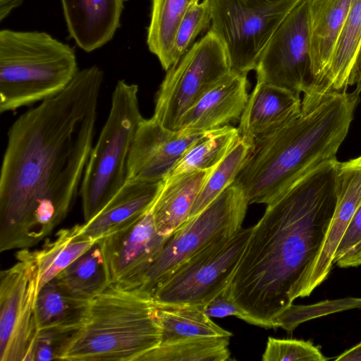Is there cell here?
I'll list each match as a JSON object with an SVG mask.
<instances>
[{
    "label": "cell",
    "instance_id": "cell-1",
    "mask_svg": "<svg viewBox=\"0 0 361 361\" xmlns=\"http://www.w3.org/2000/svg\"><path fill=\"white\" fill-rule=\"evenodd\" d=\"M103 71H79L8 131L0 175V250L37 245L66 217L92 149Z\"/></svg>",
    "mask_w": 361,
    "mask_h": 361
},
{
    "label": "cell",
    "instance_id": "cell-2",
    "mask_svg": "<svg viewBox=\"0 0 361 361\" xmlns=\"http://www.w3.org/2000/svg\"><path fill=\"white\" fill-rule=\"evenodd\" d=\"M337 161H324L296 181L267 204L252 227L226 288L252 324L272 329V320L293 304L334 213Z\"/></svg>",
    "mask_w": 361,
    "mask_h": 361
},
{
    "label": "cell",
    "instance_id": "cell-3",
    "mask_svg": "<svg viewBox=\"0 0 361 361\" xmlns=\"http://www.w3.org/2000/svg\"><path fill=\"white\" fill-rule=\"evenodd\" d=\"M359 101L355 91L326 94L293 121L255 140L233 182L248 204H270L317 166L336 159Z\"/></svg>",
    "mask_w": 361,
    "mask_h": 361
},
{
    "label": "cell",
    "instance_id": "cell-4",
    "mask_svg": "<svg viewBox=\"0 0 361 361\" xmlns=\"http://www.w3.org/2000/svg\"><path fill=\"white\" fill-rule=\"evenodd\" d=\"M161 341L152 297L110 284L90 301L84 325L59 360L140 361Z\"/></svg>",
    "mask_w": 361,
    "mask_h": 361
},
{
    "label": "cell",
    "instance_id": "cell-5",
    "mask_svg": "<svg viewBox=\"0 0 361 361\" xmlns=\"http://www.w3.org/2000/svg\"><path fill=\"white\" fill-rule=\"evenodd\" d=\"M73 48L38 31H0V111L62 92L78 72Z\"/></svg>",
    "mask_w": 361,
    "mask_h": 361
},
{
    "label": "cell",
    "instance_id": "cell-6",
    "mask_svg": "<svg viewBox=\"0 0 361 361\" xmlns=\"http://www.w3.org/2000/svg\"><path fill=\"white\" fill-rule=\"evenodd\" d=\"M143 119L138 86L118 80L108 118L92 149L80 186L85 222L96 216L126 183L128 159Z\"/></svg>",
    "mask_w": 361,
    "mask_h": 361
},
{
    "label": "cell",
    "instance_id": "cell-7",
    "mask_svg": "<svg viewBox=\"0 0 361 361\" xmlns=\"http://www.w3.org/2000/svg\"><path fill=\"white\" fill-rule=\"evenodd\" d=\"M248 204L241 188L233 183L169 237L136 288L152 297L156 289L183 262L211 244L238 233Z\"/></svg>",
    "mask_w": 361,
    "mask_h": 361
},
{
    "label": "cell",
    "instance_id": "cell-8",
    "mask_svg": "<svg viewBox=\"0 0 361 361\" xmlns=\"http://www.w3.org/2000/svg\"><path fill=\"white\" fill-rule=\"evenodd\" d=\"M231 72L223 43L209 30L166 71L157 94L153 117L164 128L178 130L185 113Z\"/></svg>",
    "mask_w": 361,
    "mask_h": 361
},
{
    "label": "cell",
    "instance_id": "cell-9",
    "mask_svg": "<svg viewBox=\"0 0 361 361\" xmlns=\"http://www.w3.org/2000/svg\"><path fill=\"white\" fill-rule=\"evenodd\" d=\"M252 227L207 246L176 268L156 289V305L205 307L230 284Z\"/></svg>",
    "mask_w": 361,
    "mask_h": 361
},
{
    "label": "cell",
    "instance_id": "cell-10",
    "mask_svg": "<svg viewBox=\"0 0 361 361\" xmlns=\"http://www.w3.org/2000/svg\"><path fill=\"white\" fill-rule=\"evenodd\" d=\"M299 0L252 6L243 0H210V30L223 43L232 72L247 75L273 34Z\"/></svg>",
    "mask_w": 361,
    "mask_h": 361
},
{
    "label": "cell",
    "instance_id": "cell-11",
    "mask_svg": "<svg viewBox=\"0 0 361 361\" xmlns=\"http://www.w3.org/2000/svg\"><path fill=\"white\" fill-rule=\"evenodd\" d=\"M16 262L0 274V360L32 361L39 330V269L35 251L20 250Z\"/></svg>",
    "mask_w": 361,
    "mask_h": 361
},
{
    "label": "cell",
    "instance_id": "cell-12",
    "mask_svg": "<svg viewBox=\"0 0 361 361\" xmlns=\"http://www.w3.org/2000/svg\"><path fill=\"white\" fill-rule=\"evenodd\" d=\"M257 82L303 94L310 90L312 73L307 0H299L279 25L262 52Z\"/></svg>",
    "mask_w": 361,
    "mask_h": 361
},
{
    "label": "cell",
    "instance_id": "cell-13",
    "mask_svg": "<svg viewBox=\"0 0 361 361\" xmlns=\"http://www.w3.org/2000/svg\"><path fill=\"white\" fill-rule=\"evenodd\" d=\"M170 236L159 233L151 209L98 240L111 284L136 288Z\"/></svg>",
    "mask_w": 361,
    "mask_h": 361
},
{
    "label": "cell",
    "instance_id": "cell-14",
    "mask_svg": "<svg viewBox=\"0 0 361 361\" xmlns=\"http://www.w3.org/2000/svg\"><path fill=\"white\" fill-rule=\"evenodd\" d=\"M336 204L319 251L305 271L293 298L309 296L329 276L336 249L361 204V156L337 161L335 167Z\"/></svg>",
    "mask_w": 361,
    "mask_h": 361
},
{
    "label": "cell",
    "instance_id": "cell-15",
    "mask_svg": "<svg viewBox=\"0 0 361 361\" xmlns=\"http://www.w3.org/2000/svg\"><path fill=\"white\" fill-rule=\"evenodd\" d=\"M206 132L186 133L171 130L153 116L144 118L130 149L126 181L164 180L186 150Z\"/></svg>",
    "mask_w": 361,
    "mask_h": 361
},
{
    "label": "cell",
    "instance_id": "cell-16",
    "mask_svg": "<svg viewBox=\"0 0 361 361\" xmlns=\"http://www.w3.org/2000/svg\"><path fill=\"white\" fill-rule=\"evenodd\" d=\"M247 75L231 72L185 113L178 130L204 133L240 119L249 97Z\"/></svg>",
    "mask_w": 361,
    "mask_h": 361
},
{
    "label": "cell",
    "instance_id": "cell-17",
    "mask_svg": "<svg viewBox=\"0 0 361 361\" xmlns=\"http://www.w3.org/2000/svg\"><path fill=\"white\" fill-rule=\"evenodd\" d=\"M301 110L300 94L257 82L239 119L240 135L255 141L293 121Z\"/></svg>",
    "mask_w": 361,
    "mask_h": 361
},
{
    "label": "cell",
    "instance_id": "cell-18",
    "mask_svg": "<svg viewBox=\"0 0 361 361\" xmlns=\"http://www.w3.org/2000/svg\"><path fill=\"white\" fill-rule=\"evenodd\" d=\"M71 37L83 51L109 42L120 25L124 0H61Z\"/></svg>",
    "mask_w": 361,
    "mask_h": 361
},
{
    "label": "cell",
    "instance_id": "cell-19",
    "mask_svg": "<svg viewBox=\"0 0 361 361\" xmlns=\"http://www.w3.org/2000/svg\"><path fill=\"white\" fill-rule=\"evenodd\" d=\"M163 184L164 180H126L96 216L82 224L84 233L98 240L137 221L151 209Z\"/></svg>",
    "mask_w": 361,
    "mask_h": 361
},
{
    "label": "cell",
    "instance_id": "cell-20",
    "mask_svg": "<svg viewBox=\"0 0 361 361\" xmlns=\"http://www.w3.org/2000/svg\"><path fill=\"white\" fill-rule=\"evenodd\" d=\"M352 1L307 0L313 82L303 97L310 94L322 81Z\"/></svg>",
    "mask_w": 361,
    "mask_h": 361
},
{
    "label": "cell",
    "instance_id": "cell-21",
    "mask_svg": "<svg viewBox=\"0 0 361 361\" xmlns=\"http://www.w3.org/2000/svg\"><path fill=\"white\" fill-rule=\"evenodd\" d=\"M214 168L169 176L164 180L152 207L159 233L171 236L188 220L194 203Z\"/></svg>",
    "mask_w": 361,
    "mask_h": 361
},
{
    "label": "cell",
    "instance_id": "cell-22",
    "mask_svg": "<svg viewBox=\"0 0 361 361\" xmlns=\"http://www.w3.org/2000/svg\"><path fill=\"white\" fill-rule=\"evenodd\" d=\"M360 44L361 0H353L322 80L310 94L303 97L302 106L318 103L326 94L346 91Z\"/></svg>",
    "mask_w": 361,
    "mask_h": 361
},
{
    "label": "cell",
    "instance_id": "cell-23",
    "mask_svg": "<svg viewBox=\"0 0 361 361\" xmlns=\"http://www.w3.org/2000/svg\"><path fill=\"white\" fill-rule=\"evenodd\" d=\"M204 310L198 306L155 304V317L161 331V343L232 336L231 332L214 323Z\"/></svg>",
    "mask_w": 361,
    "mask_h": 361
},
{
    "label": "cell",
    "instance_id": "cell-24",
    "mask_svg": "<svg viewBox=\"0 0 361 361\" xmlns=\"http://www.w3.org/2000/svg\"><path fill=\"white\" fill-rule=\"evenodd\" d=\"M54 279L65 292L80 300L91 301L106 290L111 283L99 241Z\"/></svg>",
    "mask_w": 361,
    "mask_h": 361
},
{
    "label": "cell",
    "instance_id": "cell-25",
    "mask_svg": "<svg viewBox=\"0 0 361 361\" xmlns=\"http://www.w3.org/2000/svg\"><path fill=\"white\" fill-rule=\"evenodd\" d=\"M97 240L84 233L82 224L60 229L52 240L35 250L39 269V290L90 249Z\"/></svg>",
    "mask_w": 361,
    "mask_h": 361
},
{
    "label": "cell",
    "instance_id": "cell-26",
    "mask_svg": "<svg viewBox=\"0 0 361 361\" xmlns=\"http://www.w3.org/2000/svg\"><path fill=\"white\" fill-rule=\"evenodd\" d=\"M90 305V301L68 294L53 279L38 292L36 308L39 328L79 329L87 319Z\"/></svg>",
    "mask_w": 361,
    "mask_h": 361
},
{
    "label": "cell",
    "instance_id": "cell-27",
    "mask_svg": "<svg viewBox=\"0 0 361 361\" xmlns=\"http://www.w3.org/2000/svg\"><path fill=\"white\" fill-rule=\"evenodd\" d=\"M192 0H152L147 44L164 70L173 66L172 50L176 33Z\"/></svg>",
    "mask_w": 361,
    "mask_h": 361
},
{
    "label": "cell",
    "instance_id": "cell-28",
    "mask_svg": "<svg viewBox=\"0 0 361 361\" xmlns=\"http://www.w3.org/2000/svg\"><path fill=\"white\" fill-rule=\"evenodd\" d=\"M240 136L238 128L229 125L207 131L186 150L169 176L216 167Z\"/></svg>",
    "mask_w": 361,
    "mask_h": 361
},
{
    "label": "cell",
    "instance_id": "cell-29",
    "mask_svg": "<svg viewBox=\"0 0 361 361\" xmlns=\"http://www.w3.org/2000/svg\"><path fill=\"white\" fill-rule=\"evenodd\" d=\"M230 338H200L160 343L140 361H225Z\"/></svg>",
    "mask_w": 361,
    "mask_h": 361
},
{
    "label": "cell",
    "instance_id": "cell-30",
    "mask_svg": "<svg viewBox=\"0 0 361 361\" xmlns=\"http://www.w3.org/2000/svg\"><path fill=\"white\" fill-rule=\"evenodd\" d=\"M253 145L254 141L240 136L236 143L207 177L194 203L189 219L202 211L234 182Z\"/></svg>",
    "mask_w": 361,
    "mask_h": 361
},
{
    "label": "cell",
    "instance_id": "cell-31",
    "mask_svg": "<svg viewBox=\"0 0 361 361\" xmlns=\"http://www.w3.org/2000/svg\"><path fill=\"white\" fill-rule=\"evenodd\" d=\"M352 309L361 310V298L324 300L312 305L291 304L272 320V329L281 328L291 332L303 322Z\"/></svg>",
    "mask_w": 361,
    "mask_h": 361
},
{
    "label": "cell",
    "instance_id": "cell-32",
    "mask_svg": "<svg viewBox=\"0 0 361 361\" xmlns=\"http://www.w3.org/2000/svg\"><path fill=\"white\" fill-rule=\"evenodd\" d=\"M212 18L210 0H202L190 5L176 35L172 50V66L192 47L197 36L211 25Z\"/></svg>",
    "mask_w": 361,
    "mask_h": 361
},
{
    "label": "cell",
    "instance_id": "cell-33",
    "mask_svg": "<svg viewBox=\"0 0 361 361\" xmlns=\"http://www.w3.org/2000/svg\"><path fill=\"white\" fill-rule=\"evenodd\" d=\"M263 361H326L319 348L309 341L269 337Z\"/></svg>",
    "mask_w": 361,
    "mask_h": 361
},
{
    "label": "cell",
    "instance_id": "cell-34",
    "mask_svg": "<svg viewBox=\"0 0 361 361\" xmlns=\"http://www.w3.org/2000/svg\"><path fill=\"white\" fill-rule=\"evenodd\" d=\"M79 329H40L34 343L32 361L59 360L73 335Z\"/></svg>",
    "mask_w": 361,
    "mask_h": 361
},
{
    "label": "cell",
    "instance_id": "cell-35",
    "mask_svg": "<svg viewBox=\"0 0 361 361\" xmlns=\"http://www.w3.org/2000/svg\"><path fill=\"white\" fill-rule=\"evenodd\" d=\"M334 264L340 268L361 266V204L336 249Z\"/></svg>",
    "mask_w": 361,
    "mask_h": 361
},
{
    "label": "cell",
    "instance_id": "cell-36",
    "mask_svg": "<svg viewBox=\"0 0 361 361\" xmlns=\"http://www.w3.org/2000/svg\"><path fill=\"white\" fill-rule=\"evenodd\" d=\"M209 317L223 318L233 316L252 324L249 315L229 295L226 288L212 300L204 307Z\"/></svg>",
    "mask_w": 361,
    "mask_h": 361
},
{
    "label": "cell",
    "instance_id": "cell-37",
    "mask_svg": "<svg viewBox=\"0 0 361 361\" xmlns=\"http://www.w3.org/2000/svg\"><path fill=\"white\" fill-rule=\"evenodd\" d=\"M355 85V92H361V44L350 76L349 86Z\"/></svg>",
    "mask_w": 361,
    "mask_h": 361
},
{
    "label": "cell",
    "instance_id": "cell-38",
    "mask_svg": "<svg viewBox=\"0 0 361 361\" xmlns=\"http://www.w3.org/2000/svg\"><path fill=\"white\" fill-rule=\"evenodd\" d=\"M334 360L361 361V341L333 358Z\"/></svg>",
    "mask_w": 361,
    "mask_h": 361
},
{
    "label": "cell",
    "instance_id": "cell-39",
    "mask_svg": "<svg viewBox=\"0 0 361 361\" xmlns=\"http://www.w3.org/2000/svg\"><path fill=\"white\" fill-rule=\"evenodd\" d=\"M23 0H0V21L6 18L11 11L21 5Z\"/></svg>",
    "mask_w": 361,
    "mask_h": 361
},
{
    "label": "cell",
    "instance_id": "cell-40",
    "mask_svg": "<svg viewBox=\"0 0 361 361\" xmlns=\"http://www.w3.org/2000/svg\"><path fill=\"white\" fill-rule=\"evenodd\" d=\"M243 1L249 5L258 6V5L270 4V3L274 2L278 0H243Z\"/></svg>",
    "mask_w": 361,
    "mask_h": 361
},
{
    "label": "cell",
    "instance_id": "cell-41",
    "mask_svg": "<svg viewBox=\"0 0 361 361\" xmlns=\"http://www.w3.org/2000/svg\"><path fill=\"white\" fill-rule=\"evenodd\" d=\"M199 1H200V0H192V4L197 3Z\"/></svg>",
    "mask_w": 361,
    "mask_h": 361
}]
</instances>
